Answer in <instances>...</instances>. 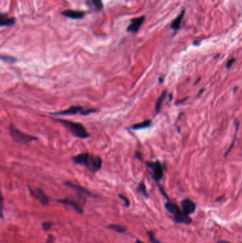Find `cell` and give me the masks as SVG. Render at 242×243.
Returning a JSON list of instances; mask_svg holds the SVG:
<instances>
[{"label": "cell", "instance_id": "cell-25", "mask_svg": "<svg viewBox=\"0 0 242 243\" xmlns=\"http://www.w3.org/2000/svg\"><path fill=\"white\" fill-rule=\"evenodd\" d=\"M54 240H55L54 237H53V235H48L46 243H53V242H54Z\"/></svg>", "mask_w": 242, "mask_h": 243}, {"label": "cell", "instance_id": "cell-15", "mask_svg": "<svg viewBox=\"0 0 242 243\" xmlns=\"http://www.w3.org/2000/svg\"><path fill=\"white\" fill-rule=\"evenodd\" d=\"M166 94H167V92L166 91L163 92L162 94H161V95H160V97L158 98L157 101H156V106H155V109H156V113L159 112V111L161 110L163 102V101L165 100V99H166Z\"/></svg>", "mask_w": 242, "mask_h": 243}, {"label": "cell", "instance_id": "cell-19", "mask_svg": "<svg viewBox=\"0 0 242 243\" xmlns=\"http://www.w3.org/2000/svg\"><path fill=\"white\" fill-rule=\"evenodd\" d=\"M1 59L2 61L9 64H13L17 61V59L15 58L9 56H4V55H1Z\"/></svg>", "mask_w": 242, "mask_h": 243}, {"label": "cell", "instance_id": "cell-10", "mask_svg": "<svg viewBox=\"0 0 242 243\" xmlns=\"http://www.w3.org/2000/svg\"><path fill=\"white\" fill-rule=\"evenodd\" d=\"M144 19V16H142V17H138V18L132 19L129 26L127 27V31L132 32V33H136V32H138V31L139 30L142 24L143 23Z\"/></svg>", "mask_w": 242, "mask_h": 243}, {"label": "cell", "instance_id": "cell-26", "mask_svg": "<svg viewBox=\"0 0 242 243\" xmlns=\"http://www.w3.org/2000/svg\"><path fill=\"white\" fill-rule=\"evenodd\" d=\"M135 157H136V159H139V160H141V154H140L139 152H136V154H135Z\"/></svg>", "mask_w": 242, "mask_h": 243}, {"label": "cell", "instance_id": "cell-5", "mask_svg": "<svg viewBox=\"0 0 242 243\" xmlns=\"http://www.w3.org/2000/svg\"><path fill=\"white\" fill-rule=\"evenodd\" d=\"M146 165L151 172V176L155 181L159 182L163 176V168L159 162H146Z\"/></svg>", "mask_w": 242, "mask_h": 243}, {"label": "cell", "instance_id": "cell-4", "mask_svg": "<svg viewBox=\"0 0 242 243\" xmlns=\"http://www.w3.org/2000/svg\"><path fill=\"white\" fill-rule=\"evenodd\" d=\"M9 133H10V136L12 138V139L15 142L19 143V144H27L29 143H31V141L38 140V138L35 137V136L22 132L13 124H12L9 127Z\"/></svg>", "mask_w": 242, "mask_h": 243}, {"label": "cell", "instance_id": "cell-9", "mask_svg": "<svg viewBox=\"0 0 242 243\" xmlns=\"http://www.w3.org/2000/svg\"><path fill=\"white\" fill-rule=\"evenodd\" d=\"M58 202L61 203L65 204V205H70L74 208V210L77 212V213L83 214L84 213V208L83 205H82L80 203L77 202V201H74L73 199L70 198H65V199H60L57 201Z\"/></svg>", "mask_w": 242, "mask_h": 243}, {"label": "cell", "instance_id": "cell-21", "mask_svg": "<svg viewBox=\"0 0 242 243\" xmlns=\"http://www.w3.org/2000/svg\"><path fill=\"white\" fill-rule=\"evenodd\" d=\"M148 235L150 238V240L152 243H160V242L156 239V237H155V235L153 232H148Z\"/></svg>", "mask_w": 242, "mask_h": 243}, {"label": "cell", "instance_id": "cell-24", "mask_svg": "<svg viewBox=\"0 0 242 243\" xmlns=\"http://www.w3.org/2000/svg\"><path fill=\"white\" fill-rule=\"evenodd\" d=\"M234 61H235L234 58H232V59H230V60H229L228 61H227V64H226V67H227V68H229L230 67H232V64L234 63Z\"/></svg>", "mask_w": 242, "mask_h": 243}, {"label": "cell", "instance_id": "cell-18", "mask_svg": "<svg viewBox=\"0 0 242 243\" xmlns=\"http://www.w3.org/2000/svg\"><path fill=\"white\" fill-rule=\"evenodd\" d=\"M137 191L138 192H139L140 194H142V196H143L144 197L148 198V195L147 194V191H146V188L145 184L143 182H141L138 185V188H137Z\"/></svg>", "mask_w": 242, "mask_h": 243}, {"label": "cell", "instance_id": "cell-23", "mask_svg": "<svg viewBox=\"0 0 242 243\" xmlns=\"http://www.w3.org/2000/svg\"><path fill=\"white\" fill-rule=\"evenodd\" d=\"M118 196H119V198H120L122 199V201H124V205H125L126 207L129 206V205H130V201L128 198H126L125 196H123V195H122V194H119Z\"/></svg>", "mask_w": 242, "mask_h": 243}, {"label": "cell", "instance_id": "cell-12", "mask_svg": "<svg viewBox=\"0 0 242 243\" xmlns=\"http://www.w3.org/2000/svg\"><path fill=\"white\" fill-rule=\"evenodd\" d=\"M62 14L65 17L72 19H83L85 16V13L80 11L74 10H65L62 13Z\"/></svg>", "mask_w": 242, "mask_h": 243}, {"label": "cell", "instance_id": "cell-16", "mask_svg": "<svg viewBox=\"0 0 242 243\" xmlns=\"http://www.w3.org/2000/svg\"><path fill=\"white\" fill-rule=\"evenodd\" d=\"M6 16L1 14V26H11L14 25L15 24V19L14 18H9L8 19L6 17Z\"/></svg>", "mask_w": 242, "mask_h": 243}, {"label": "cell", "instance_id": "cell-7", "mask_svg": "<svg viewBox=\"0 0 242 243\" xmlns=\"http://www.w3.org/2000/svg\"><path fill=\"white\" fill-rule=\"evenodd\" d=\"M64 185L67 186V187L70 188V189H74L77 192V194H78V196H80L81 198H83V200L86 201V196H93V197H97L95 195H93L91 192L88 191L87 189H84L83 187L80 186H77V185L74 184V183L70 182V181H66V182L64 183Z\"/></svg>", "mask_w": 242, "mask_h": 243}, {"label": "cell", "instance_id": "cell-2", "mask_svg": "<svg viewBox=\"0 0 242 243\" xmlns=\"http://www.w3.org/2000/svg\"><path fill=\"white\" fill-rule=\"evenodd\" d=\"M53 120L64 125L75 137L80 139H87L90 136V134L82 124L70 121V120H62V119H53Z\"/></svg>", "mask_w": 242, "mask_h": 243}, {"label": "cell", "instance_id": "cell-11", "mask_svg": "<svg viewBox=\"0 0 242 243\" xmlns=\"http://www.w3.org/2000/svg\"><path fill=\"white\" fill-rule=\"evenodd\" d=\"M182 207H183V211L184 213L189 215L195 213L196 205L190 199H185L182 202Z\"/></svg>", "mask_w": 242, "mask_h": 243}, {"label": "cell", "instance_id": "cell-28", "mask_svg": "<svg viewBox=\"0 0 242 243\" xmlns=\"http://www.w3.org/2000/svg\"><path fill=\"white\" fill-rule=\"evenodd\" d=\"M136 243H144V242H141V241L138 240H137L136 241Z\"/></svg>", "mask_w": 242, "mask_h": 243}, {"label": "cell", "instance_id": "cell-3", "mask_svg": "<svg viewBox=\"0 0 242 243\" xmlns=\"http://www.w3.org/2000/svg\"><path fill=\"white\" fill-rule=\"evenodd\" d=\"M166 210L173 215V220L175 223H183V224H190L191 223V219L189 215L181 211L178 206L171 202H167L165 204Z\"/></svg>", "mask_w": 242, "mask_h": 243}, {"label": "cell", "instance_id": "cell-14", "mask_svg": "<svg viewBox=\"0 0 242 243\" xmlns=\"http://www.w3.org/2000/svg\"><path fill=\"white\" fill-rule=\"evenodd\" d=\"M151 125V120H146L144 122H140V123L135 124V125H132V126L130 127L131 130H142V129H146L149 127Z\"/></svg>", "mask_w": 242, "mask_h": 243}, {"label": "cell", "instance_id": "cell-8", "mask_svg": "<svg viewBox=\"0 0 242 243\" xmlns=\"http://www.w3.org/2000/svg\"><path fill=\"white\" fill-rule=\"evenodd\" d=\"M85 109L80 106H71L68 109H65L63 111H60L57 112H52L51 113L52 115L55 116H63V115H73L80 113V115H84Z\"/></svg>", "mask_w": 242, "mask_h": 243}, {"label": "cell", "instance_id": "cell-22", "mask_svg": "<svg viewBox=\"0 0 242 243\" xmlns=\"http://www.w3.org/2000/svg\"><path fill=\"white\" fill-rule=\"evenodd\" d=\"M51 225H52V223H50V222H44L42 224V228H43V230L44 231H48L51 229Z\"/></svg>", "mask_w": 242, "mask_h": 243}, {"label": "cell", "instance_id": "cell-27", "mask_svg": "<svg viewBox=\"0 0 242 243\" xmlns=\"http://www.w3.org/2000/svg\"><path fill=\"white\" fill-rule=\"evenodd\" d=\"M218 243H229V242H226V241H220V242H219Z\"/></svg>", "mask_w": 242, "mask_h": 243}, {"label": "cell", "instance_id": "cell-1", "mask_svg": "<svg viewBox=\"0 0 242 243\" xmlns=\"http://www.w3.org/2000/svg\"><path fill=\"white\" fill-rule=\"evenodd\" d=\"M72 159L73 163L84 166L92 173H96L100 170L102 166V160L100 157L89 153L77 154Z\"/></svg>", "mask_w": 242, "mask_h": 243}, {"label": "cell", "instance_id": "cell-6", "mask_svg": "<svg viewBox=\"0 0 242 243\" xmlns=\"http://www.w3.org/2000/svg\"><path fill=\"white\" fill-rule=\"evenodd\" d=\"M29 191L31 196L37 201H39L40 203L43 205V206H47L49 204L50 201L49 198L46 196V195L44 194L43 190L40 188H35V189H31V186H28Z\"/></svg>", "mask_w": 242, "mask_h": 243}, {"label": "cell", "instance_id": "cell-20", "mask_svg": "<svg viewBox=\"0 0 242 243\" xmlns=\"http://www.w3.org/2000/svg\"><path fill=\"white\" fill-rule=\"evenodd\" d=\"M92 2L98 10H102L103 9V4L102 0H92Z\"/></svg>", "mask_w": 242, "mask_h": 243}, {"label": "cell", "instance_id": "cell-17", "mask_svg": "<svg viewBox=\"0 0 242 243\" xmlns=\"http://www.w3.org/2000/svg\"><path fill=\"white\" fill-rule=\"evenodd\" d=\"M107 228L117 232V233H125V232L127 230V228L122 226V225H117V224L108 225Z\"/></svg>", "mask_w": 242, "mask_h": 243}, {"label": "cell", "instance_id": "cell-13", "mask_svg": "<svg viewBox=\"0 0 242 243\" xmlns=\"http://www.w3.org/2000/svg\"><path fill=\"white\" fill-rule=\"evenodd\" d=\"M185 9H183L181 13L177 16V17L175 19H174L173 22H172L171 25H170V28L173 30H178L180 27V24H181L182 20H183V17H185Z\"/></svg>", "mask_w": 242, "mask_h": 243}]
</instances>
